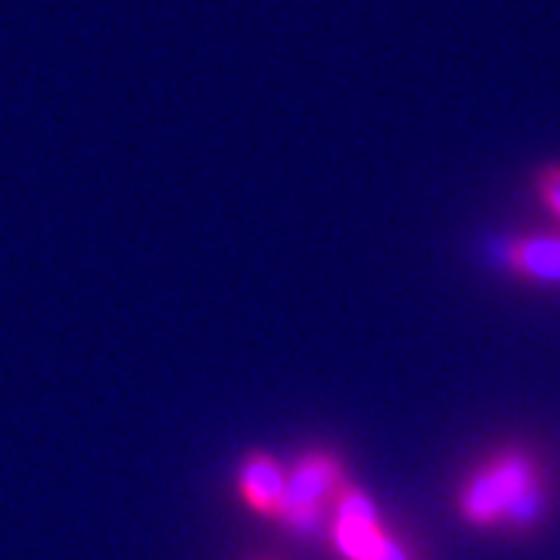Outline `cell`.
I'll return each instance as SVG.
<instances>
[{"label":"cell","instance_id":"1","mask_svg":"<svg viewBox=\"0 0 560 560\" xmlns=\"http://www.w3.org/2000/svg\"><path fill=\"white\" fill-rule=\"evenodd\" d=\"M548 508V489L539 460L521 448H504L486 458L460 482L458 511L480 529H536Z\"/></svg>","mask_w":560,"mask_h":560},{"label":"cell","instance_id":"2","mask_svg":"<svg viewBox=\"0 0 560 560\" xmlns=\"http://www.w3.org/2000/svg\"><path fill=\"white\" fill-rule=\"evenodd\" d=\"M342 486V467L340 460L327 452H308L300 458L290 474H287V492H283V504L278 511V521L290 529L308 533L318 523L324 504L340 492Z\"/></svg>","mask_w":560,"mask_h":560},{"label":"cell","instance_id":"3","mask_svg":"<svg viewBox=\"0 0 560 560\" xmlns=\"http://www.w3.org/2000/svg\"><path fill=\"white\" fill-rule=\"evenodd\" d=\"M334 545L342 560H377L383 545L389 539V529L381 523L374 501L361 489L342 482L334 495Z\"/></svg>","mask_w":560,"mask_h":560},{"label":"cell","instance_id":"4","mask_svg":"<svg viewBox=\"0 0 560 560\" xmlns=\"http://www.w3.org/2000/svg\"><path fill=\"white\" fill-rule=\"evenodd\" d=\"M508 268L533 283H560V237L555 234H529L514 237L504 249Z\"/></svg>","mask_w":560,"mask_h":560},{"label":"cell","instance_id":"5","mask_svg":"<svg viewBox=\"0 0 560 560\" xmlns=\"http://www.w3.org/2000/svg\"><path fill=\"white\" fill-rule=\"evenodd\" d=\"M241 492L256 511L278 521L283 492H287V470L268 455H253L246 458L241 470Z\"/></svg>","mask_w":560,"mask_h":560},{"label":"cell","instance_id":"6","mask_svg":"<svg viewBox=\"0 0 560 560\" xmlns=\"http://www.w3.org/2000/svg\"><path fill=\"white\" fill-rule=\"evenodd\" d=\"M536 190H539L541 202L548 206V212L560 221V162L541 165L536 175Z\"/></svg>","mask_w":560,"mask_h":560},{"label":"cell","instance_id":"7","mask_svg":"<svg viewBox=\"0 0 560 560\" xmlns=\"http://www.w3.org/2000/svg\"><path fill=\"white\" fill-rule=\"evenodd\" d=\"M377 560H415V555L401 545L393 533H389V539H386V545H383V551L377 555Z\"/></svg>","mask_w":560,"mask_h":560}]
</instances>
